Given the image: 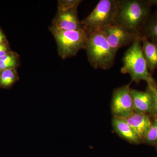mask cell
Masks as SVG:
<instances>
[{
	"label": "cell",
	"instance_id": "7c38bea8",
	"mask_svg": "<svg viewBox=\"0 0 157 157\" xmlns=\"http://www.w3.org/2000/svg\"><path fill=\"white\" fill-rule=\"evenodd\" d=\"M141 47L149 71L151 74L157 68V45L143 35Z\"/></svg>",
	"mask_w": 157,
	"mask_h": 157
},
{
	"label": "cell",
	"instance_id": "6da1fadb",
	"mask_svg": "<svg viewBox=\"0 0 157 157\" xmlns=\"http://www.w3.org/2000/svg\"><path fill=\"white\" fill-rule=\"evenodd\" d=\"M114 23L134 33L142 35V29L150 17L151 7L146 1L117 0Z\"/></svg>",
	"mask_w": 157,
	"mask_h": 157
},
{
	"label": "cell",
	"instance_id": "d6986e66",
	"mask_svg": "<svg viewBox=\"0 0 157 157\" xmlns=\"http://www.w3.org/2000/svg\"><path fill=\"white\" fill-rule=\"evenodd\" d=\"M10 51H9V44L6 40L0 45V58L5 56Z\"/></svg>",
	"mask_w": 157,
	"mask_h": 157
},
{
	"label": "cell",
	"instance_id": "5b68a950",
	"mask_svg": "<svg viewBox=\"0 0 157 157\" xmlns=\"http://www.w3.org/2000/svg\"><path fill=\"white\" fill-rule=\"evenodd\" d=\"M55 39L58 52L62 59L75 56L78 51L84 48L87 34L84 29L66 31L49 27Z\"/></svg>",
	"mask_w": 157,
	"mask_h": 157
},
{
	"label": "cell",
	"instance_id": "30bf717a",
	"mask_svg": "<svg viewBox=\"0 0 157 157\" xmlns=\"http://www.w3.org/2000/svg\"><path fill=\"white\" fill-rule=\"evenodd\" d=\"M131 94L135 112L151 115L152 104L150 95L147 91L131 88Z\"/></svg>",
	"mask_w": 157,
	"mask_h": 157
},
{
	"label": "cell",
	"instance_id": "ffe728a7",
	"mask_svg": "<svg viewBox=\"0 0 157 157\" xmlns=\"http://www.w3.org/2000/svg\"><path fill=\"white\" fill-rule=\"evenodd\" d=\"M6 40V36L3 33L2 30L0 28V45Z\"/></svg>",
	"mask_w": 157,
	"mask_h": 157
},
{
	"label": "cell",
	"instance_id": "9c48e42d",
	"mask_svg": "<svg viewBox=\"0 0 157 157\" xmlns=\"http://www.w3.org/2000/svg\"><path fill=\"white\" fill-rule=\"evenodd\" d=\"M125 119L137 137L143 142L144 136L152 123L149 115L145 113L134 112Z\"/></svg>",
	"mask_w": 157,
	"mask_h": 157
},
{
	"label": "cell",
	"instance_id": "277c9868",
	"mask_svg": "<svg viewBox=\"0 0 157 157\" xmlns=\"http://www.w3.org/2000/svg\"><path fill=\"white\" fill-rule=\"evenodd\" d=\"M117 11V0H101L87 17L81 21L86 33L101 31L114 23Z\"/></svg>",
	"mask_w": 157,
	"mask_h": 157
},
{
	"label": "cell",
	"instance_id": "2e32d148",
	"mask_svg": "<svg viewBox=\"0 0 157 157\" xmlns=\"http://www.w3.org/2000/svg\"><path fill=\"white\" fill-rule=\"evenodd\" d=\"M151 125L144 138L143 142L150 145H157V118L153 117Z\"/></svg>",
	"mask_w": 157,
	"mask_h": 157
},
{
	"label": "cell",
	"instance_id": "7a4b0ae2",
	"mask_svg": "<svg viewBox=\"0 0 157 157\" xmlns=\"http://www.w3.org/2000/svg\"><path fill=\"white\" fill-rule=\"evenodd\" d=\"M142 37L137 38L124 54L121 73L129 74L131 81L138 83L141 81L147 84L156 82L149 71L148 67L143 52L141 43Z\"/></svg>",
	"mask_w": 157,
	"mask_h": 157
},
{
	"label": "cell",
	"instance_id": "9a60e30c",
	"mask_svg": "<svg viewBox=\"0 0 157 157\" xmlns=\"http://www.w3.org/2000/svg\"><path fill=\"white\" fill-rule=\"evenodd\" d=\"M18 55L13 52H9L0 58V72L6 69L15 68L18 65Z\"/></svg>",
	"mask_w": 157,
	"mask_h": 157
},
{
	"label": "cell",
	"instance_id": "ac0fdd59",
	"mask_svg": "<svg viewBox=\"0 0 157 157\" xmlns=\"http://www.w3.org/2000/svg\"><path fill=\"white\" fill-rule=\"evenodd\" d=\"M82 1L80 0H60L58 2V11L69 10L78 8Z\"/></svg>",
	"mask_w": 157,
	"mask_h": 157
},
{
	"label": "cell",
	"instance_id": "ba28073f",
	"mask_svg": "<svg viewBox=\"0 0 157 157\" xmlns=\"http://www.w3.org/2000/svg\"><path fill=\"white\" fill-rule=\"evenodd\" d=\"M78 8L58 11L51 27L60 30L70 31L83 29L78 16Z\"/></svg>",
	"mask_w": 157,
	"mask_h": 157
},
{
	"label": "cell",
	"instance_id": "52a82bcc",
	"mask_svg": "<svg viewBox=\"0 0 157 157\" xmlns=\"http://www.w3.org/2000/svg\"><path fill=\"white\" fill-rule=\"evenodd\" d=\"M111 48L117 52L122 47L132 44L137 38L143 35L131 33L125 29L113 24L101 29Z\"/></svg>",
	"mask_w": 157,
	"mask_h": 157
},
{
	"label": "cell",
	"instance_id": "44dd1931",
	"mask_svg": "<svg viewBox=\"0 0 157 157\" xmlns=\"http://www.w3.org/2000/svg\"><path fill=\"white\" fill-rule=\"evenodd\" d=\"M147 2L151 7L153 6L157 7V0H147Z\"/></svg>",
	"mask_w": 157,
	"mask_h": 157
},
{
	"label": "cell",
	"instance_id": "7402d4cb",
	"mask_svg": "<svg viewBox=\"0 0 157 157\" xmlns=\"http://www.w3.org/2000/svg\"><path fill=\"white\" fill-rule=\"evenodd\" d=\"M156 150H157V145L156 146Z\"/></svg>",
	"mask_w": 157,
	"mask_h": 157
},
{
	"label": "cell",
	"instance_id": "e0dca14e",
	"mask_svg": "<svg viewBox=\"0 0 157 157\" xmlns=\"http://www.w3.org/2000/svg\"><path fill=\"white\" fill-rule=\"evenodd\" d=\"M146 91L151 97L152 110L151 115L153 117L157 118V83L147 84Z\"/></svg>",
	"mask_w": 157,
	"mask_h": 157
},
{
	"label": "cell",
	"instance_id": "5bb4252c",
	"mask_svg": "<svg viewBox=\"0 0 157 157\" xmlns=\"http://www.w3.org/2000/svg\"><path fill=\"white\" fill-rule=\"evenodd\" d=\"M18 80L17 72L14 68L6 69L0 73V87L8 88Z\"/></svg>",
	"mask_w": 157,
	"mask_h": 157
},
{
	"label": "cell",
	"instance_id": "4fadbf2b",
	"mask_svg": "<svg viewBox=\"0 0 157 157\" xmlns=\"http://www.w3.org/2000/svg\"><path fill=\"white\" fill-rule=\"evenodd\" d=\"M141 33L151 42L157 45V11L147 20Z\"/></svg>",
	"mask_w": 157,
	"mask_h": 157
},
{
	"label": "cell",
	"instance_id": "8992f818",
	"mask_svg": "<svg viewBox=\"0 0 157 157\" xmlns=\"http://www.w3.org/2000/svg\"><path fill=\"white\" fill-rule=\"evenodd\" d=\"M111 108L113 117L125 119L135 112L131 94L130 84L125 85L113 90Z\"/></svg>",
	"mask_w": 157,
	"mask_h": 157
},
{
	"label": "cell",
	"instance_id": "8fae6325",
	"mask_svg": "<svg viewBox=\"0 0 157 157\" xmlns=\"http://www.w3.org/2000/svg\"><path fill=\"white\" fill-rule=\"evenodd\" d=\"M112 124L114 131L122 138L134 144L142 142L124 118L113 117Z\"/></svg>",
	"mask_w": 157,
	"mask_h": 157
},
{
	"label": "cell",
	"instance_id": "3957f363",
	"mask_svg": "<svg viewBox=\"0 0 157 157\" xmlns=\"http://www.w3.org/2000/svg\"><path fill=\"white\" fill-rule=\"evenodd\" d=\"M87 34L84 49L90 64L95 69H110L114 64L117 52L111 48L101 31Z\"/></svg>",
	"mask_w": 157,
	"mask_h": 157
}]
</instances>
